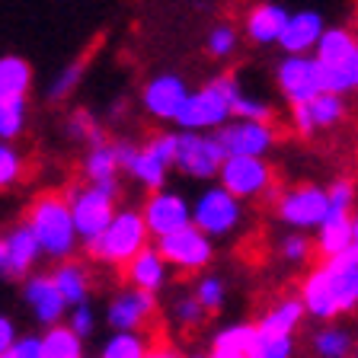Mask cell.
Returning a JSON list of instances; mask_svg holds the SVG:
<instances>
[{"label": "cell", "mask_w": 358, "mask_h": 358, "mask_svg": "<svg viewBox=\"0 0 358 358\" xmlns=\"http://www.w3.org/2000/svg\"><path fill=\"white\" fill-rule=\"evenodd\" d=\"M26 221L36 231L38 243H42V253L48 259H55V262L74 259L77 246H80V234H77L74 215H71V205H67L64 195L48 192L42 199H36Z\"/></svg>", "instance_id": "cell-1"}, {"label": "cell", "mask_w": 358, "mask_h": 358, "mask_svg": "<svg viewBox=\"0 0 358 358\" xmlns=\"http://www.w3.org/2000/svg\"><path fill=\"white\" fill-rule=\"evenodd\" d=\"M119 192H122L119 179H109V182H77V186L64 189V199L71 205V215H74L83 246L103 237L106 227L112 224V217L119 215V208H115Z\"/></svg>", "instance_id": "cell-2"}, {"label": "cell", "mask_w": 358, "mask_h": 358, "mask_svg": "<svg viewBox=\"0 0 358 358\" xmlns=\"http://www.w3.org/2000/svg\"><path fill=\"white\" fill-rule=\"evenodd\" d=\"M148 224L144 215L134 208H119V215L112 217V224L106 227V234L99 240L83 246V253L93 262H103V266H115L125 268L134 256L148 250Z\"/></svg>", "instance_id": "cell-3"}, {"label": "cell", "mask_w": 358, "mask_h": 358, "mask_svg": "<svg viewBox=\"0 0 358 358\" xmlns=\"http://www.w3.org/2000/svg\"><path fill=\"white\" fill-rule=\"evenodd\" d=\"M355 52H358V36L349 26H329L323 32L313 58L320 61V67H323V87H327V93L349 96L352 90H358Z\"/></svg>", "instance_id": "cell-4"}, {"label": "cell", "mask_w": 358, "mask_h": 358, "mask_svg": "<svg viewBox=\"0 0 358 358\" xmlns=\"http://www.w3.org/2000/svg\"><path fill=\"white\" fill-rule=\"evenodd\" d=\"M275 215L282 224H288L291 231H320L323 221L329 217V192L317 182H298V186L278 192Z\"/></svg>", "instance_id": "cell-5"}, {"label": "cell", "mask_w": 358, "mask_h": 358, "mask_svg": "<svg viewBox=\"0 0 358 358\" xmlns=\"http://www.w3.org/2000/svg\"><path fill=\"white\" fill-rule=\"evenodd\" d=\"M231 99L224 96V90L215 80L205 83L201 90H192L179 112V131H195V134H215L231 122Z\"/></svg>", "instance_id": "cell-6"}, {"label": "cell", "mask_w": 358, "mask_h": 358, "mask_svg": "<svg viewBox=\"0 0 358 358\" xmlns=\"http://www.w3.org/2000/svg\"><path fill=\"white\" fill-rule=\"evenodd\" d=\"M243 221V205L224 186H208L192 201V224L205 237H227Z\"/></svg>", "instance_id": "cell-7"}, {"label": "cell", "mask_w": 358, "mask_h": 358, "mask_svg": "<svg viewBox=\"0 0 358 358\" xmlns=\"http://www.w3.org/2000/svg\"><path fill=\"white\" fill-rule=\"evenodd\" d=\"M275 83L288 106H301L327 93L323 87V67L313 55H285L275 64Z\"/></svg>", "instance_id": "cell-8"}, {"label": "cell", "mask_w": 358, "mask_h": 358, "mask_svg": "<svg viewBox=\"0 0 358 358\" xmlns=\"http://www.w3.org/2000/svg\"><path fill=\"white\" fill-rule=\"evenodd\" d=\"M217 186H224L234 199H262L275 189V170L266 164V157H227L217 176Z\"/></svg>", "instance_id": "cell-9"}, {"label": "cell", "mask_w": 358, "mask_h": 358, "mask_svg": "<svg viewBox=\"0 0 358 358\" xmlns=\"http://www.w3.org/2000/svg\"><path fill=\"white\" fill-rule=\"evenodd\" d=\"M227 160V150L221 148L217 134H195L179 131V150H176V170L189 179H217L221 166Z\"/></svg>", "instance_id": "cell-10"}, {"label": "cell", "mask_w": 358, "mask_h": 358, "mask_svg": "<svg viewBox=\"0 0 358 358\" xmlns=\"http://www.w3.org/2000/svg\"><path fill=\"white\" fill-rule=\"evenodd\" d=\"M157 317V294L141 288H119L106 304V323L112 333H144Z\"/></svg>", "instance_id": "cell-11"}, {"label": "cell", "mask_w": 358, "mask_h": 358, "mask_svg": "<svg viewBox=\"0 0 358 358\" xmlns=\"http://www.w3.org/2000/svg\"><path fill=\"white\" fill-rule=\"evenodd\" d=\"M154 246L160 250V256L166 259V266L182 268V272H201V268L211 262V256H215L211 237H205L195 224H189V227H182V231L170 234V237H160Z\"/></svg>", "instance_id": "cell-12"}, {"label": "cell", "mask_w": 358, "mask_h": 358, "mask_svg": "<svg viewBox=\"0 0 358 358\" xmlns=\"http://www.w3.org/2000/svg\"><path fill=\"white\" fill-rule=\"evenodd\" d=\"M22 301L29 307L32 320L38 323L42 329H55V327H64L67 323V301L61 298L58 285H55L52 272H36L22 282Z\"/></svg>", "instance_id": "cell-13"}, {"label": "cell", "mask_w": 358, "mask_h": 358, "mask_svg": "<svg viewBox=\"0 0 358 358\" xmlns=\"http://www.w3.org/2000/svg\"><path fill=\"white\" fill-rule=\"evenodd\" d=\"M42 243H38L36 231L29 227V221L13 224L7 234H3V266H0V275L7 282H26L29 275H36L32 268L42 259Z\"/></svg>", "instance_id": "cell-14"}, {"label": "cell", "mask_w": 358, "mask_h": 358, "mask_svg": "<svg viewBox=\"0 0 358 358\" xmlns=\"http://www.w3.org/2000/svg\"><path fill=\"white\" fill-rule=\"evenodd\" d=\"M345 115H349V103H345V96H336V93H320V96L310 99V103L288 106L291 128H294L301 138H313V134L343 125Z\"/></svg>", "instance_id": "cell-15"}, {"label": "cell", "mask_w": 358, "mask_h": 358, "mask_svg": "<svg viewBox=\"0 0 358 358\" xmlns=\"http://www.w3.org/2000/svg\"><path fill=\"white\" fill-rule=\"evenodd\" d=\"M141 215H144V224H148V234L154 240H160V237H170V234H176L192 224V205L179 192L160 189V192L148 195Z\"/></svg>", "instance_id": "cell-16"}, {"label": "cell", "mask_w": 358, "mask_h": 358, "mask_svg": "<svg viewBox=\"0 0 358 358\" xmlns=\"http://www.w3.org/2000/svg\"><path fill=\"white\" fill-rule=\"evenodd\" d=\"M217 141L227 150V157H266L278 141V128L266 125V122H243L231 119L221 128Z\"/></svg>", "instance_id": "cell-17"}, {"label": "cell", "mask_w": 358, "mask_h": 358, "mask_svg": "<svg viewBox=\"0 0 358 358\" xmlns=\"http://www.w3.org/2000/svg\"><path fill=\"white\" fill-rule=\"evenodd\" d=\"M189 93H192V90L186 87V80L179 74H157L144 83L141 103L154 119L176 122L182 106H186V99H189Z\"/></svg>", "instance_id": "cell-18"}, {"label": "cell", "mask_w": 358, "mask_h": 358, "mask_svg": "<svg viewBox=\"0 0 358 358\" xmlns=\"http://www.w3.org/2000/svg\"><path fill=\"white\" fill-rule=\"evenodd\" d=\"M327 16L320 10H294L285 22V32L278 38V48L285 55H313L327 32Z\"/></svg>", "instance_id": "cell-19"}, {"label": "cell", "mask_w": 358, "mask_h": 358, "mask_svg": "<svg viewBox=\"0 0 358 358\" xmlns=\"http://www.w3.org/2000/svg\"><path fill=\"white\" fill-rule=\"evenodd\" d=\"M298 294L307 307V317H313V320L336 323V317H343V313H339V304H336V294H333V282H329L323 262L320 266H313L304 275Z\"/></svg>", "instance_id": "cell-20"}, {"label": "cell", "mask_w": 358, "mask_h": 358, "mask_svg": "<svg viewBox=\"0 0 358 358\" xmlns=\"http://www.w3.org/2000/svg\"><path fill=\"white\" fill-rule=\"evenodd\" d=\"M208 358H259V329L256 323H231L211 336Z\"/></svg>", "instance_id": "cell-21"}, {"label": "cell", "mask_w": 358, "mask_h": 358, "mask_svg": "<svg viewBox=\"0 0 358 358\" xmlns=\"http://www.w3.org/2000/svg\"><path fill=\"white\" fill-rule=\"evenodd\" d=\"M291 10H285L282 3H272V0H262L256 3L243 20V32L253 45H278L285 32V22H288Z\"/></svg>", "instance_id": "cell-22"}, {"label": "cell", "mask_w": 358, "mask_h": 358, "mask_svg": "<svg viewBox=\"0 0 358 358\" xmlns=\"http://www.w3.org/2000/svg\"><path fill=\"white\" fill-rule=\"evenodd\" d=\"M355 211H329V217L323 221V227L317 231L313 243H317V256L323 262L339 259L343 253H349L355 243V227H352Z\"/></svg>", "instance_id": "cell-23"}, {"label": "cell", "mask_w": 358, "mask_h": 358, "mask_svg": "<svg viewBox=\"0 0 358 358\" xmlns=\"http://www.w3.org/2000/svg\"><path fill=\"white\" fill-rule=\"evenodd\" d=\"M166 268L170 266H166V259L160 256V250H157V246H148V250H141L122 272H125L131 288H141V291H148V294H157V291L166 288Z\"/></svg>", "instance_id": "cell-24"}, {"label": "cell", "mask_w": 358, "mask_h": 358, "mask_svg": "<svg viewBox=\"0 0 358 358\" xmlns=\"http://www.w3.org/2000/svg\"><path fill=\"white\" fill-rule=\"evenodd\" d=\"M304 317H307V307L301 301V294H288V298H278L262 313L256 320V329L262 336H294Z\"/></svg>", "instance_id": "cell-25"}, {"label": "cell", "mask_w": 358, "mask_h": 358, "mask_svg": "<svg viewBox=\"0 0 358 358\" xmlns=\"http://www.w3.org/2000/svg\"><path fill=\"white\" fill-rule=\"evenodd\" d=\"M329 282H333V294L336 304H339V313H352L358 310V262L349 259V253H343L339 259L323 262Z\"/></svg>", "instance_id": "cell-26"}, {"label": "cell", "mask_w": 358, "mask_h": 358, "mask_svg": "<svg viewBox=\"0 0 358 358\" xmlns=\"http://www.w3.org/2000/svg\"><path fill=\"white\" fill-rule=\"evenodd\" d=\"M52 278H55V285H58L61 298L67 301V307L90 304V272L80 259L58 262V266L52 268Z\"/></svg>", "instance_id": "cell-27"}, {"label": "cell", "mask_w": 358, "mask_h": 358, "mask_svg": "<svg viewBox=\"0 0 358 358\" xmlns=\"http://www.w3.org/2000/svg\"><path fill=\"white\" fill-rule=\"evenodd\" d=\"M310 349L317 358H352L358 352V339L343 323H323V329L310 336Z\"/></svg>", "instance_id": "cell-28"}, {"label": "cell", "mask_w": 358, "mask_h": 358, "mask_svg": "<svg viewBox=\"0 0 358 358\" xmlns=\"http://www.w3.org/2000/svg\"><path fill=\"white\" fill-rule=\"evenodd\" d=\"M125 173L134 179V182H141L148 192H160L166 182V173H170V164H166L164 157H157L148 144H141L138 154L131 157V164L125 166Z\"/></svg>", "instance_id": "cell-29"}, {"label": "cell", "mask_w": 358, "mask_h": 358, "mask_svg": "<svg viewBox=\"0 0 358 358\" xmlns=\"http://www.w3.org/2000/svg\"><path fill=\"white\" fill-rule=\"evenodd\" d=\"M32 87V67L20 55L0 58V99H26Z\"/></svg>", "instance_id": "cell-30"}, {"label": "cell", "mask_w": 358, "mask_h": 358, "mask_svg": "<svg viewBox=\"0 0 358 358\" xmlns=\"http://www.w3.org/2000/svg\"><path fill=\"white\" fill-rule=\"evenodd\" d=\"M119 157H115V148L103 144V148H93L87 150L83 157V179L87 182H109V179H119Z\"/></svg>", "instance_id": "cell-31"}, {"label": "cell", "mask_w": 358, "mask_h": 358, "mask_svg": "<svg viewBox=\"0 0 358 358\" xmlns=\"http://www.w3.org/2000/svg\"><path fill=\"white\" fill-rule=\"evenodd\" d=\"M42 358H83V339L67 327H55L42 333Z\"/></svg>", "instance_id": "cell-32"}, {"label": "cell", "mask_w": 358, "mask_h": 358, "mask_svg": "<svg viewBox=\"0 0 358 358\" xmlns=\"http://www.w3.org/2000/svg\"><path fill=\"white\" fill-rule=\"evenodd\" d=\"M150 345L144 333H112L99 349V358H148Z\"/></svg>", "instance_id": "cell-33"}, {"label": "cell", "mask_w": 358, "mask_h": 358, "mask_svg": "<svg viewBox=\"0 0 358 358\" xmlns=\"http://www.w3.org/2000/svg\"><path fill=\"white\" fill-rule=\"evenodd\" d=\"M29 122V103L26 99H0V141H13L26 131Z\"/></svg>", "instance_id": "cell-34"}, {"label": "cell", "mask_w": 358, "mask_h": 358, "mask_svg": "<svg viewBox=\"0 0 358 358\" xmlns=\"http://www.w3.org/2000/svg\"><path fill=\"white\" fill-rule=\"evenodd\" d=\"M231 115L234 119H243V122H266V125H272V119H275V106L268 103V99L253 96V93H246L243 90V93L231 103Z\"/></svg>", "instance_id": "cell-35"}, {"label": "cell", "mask_w": 358, "mask_h": 358, "mask_svg": "<svg viewBox=\"0 0 358 358\" xmlns=\"http://www.w3.org/2000/svg\"><path fill=\"white\" fill-rule=\"evenodd\" d=\"M83 71H87V58H77L61 67L58 77H55L52 87H48V99H52V103H64L67 96H74V90L80 87V80H83Z\"/></svg>", "instance_id": "cell-36"}, {"label": "cell", "mask_w": 358, "mask_h": 358, "mask_svg": "<svg viewBox=\"0 0 358 358\" xmlns=\"http://www.w3.org/2000/svg\"><path fill=\"white\" fill-rule=\"evenodd\" d=\"M192 294L199 298V304L205 307L208 313H217L224 307V301H227V285H224L221 275H211V272H205V275L195 278Z\"/></svg>", "instance_id": "cell-37"}, {"label": "cell", "mask_w": 358, "mask_h": 358, "mask_svg": "<svg viewBox=\"0 0 358 358\" xmlns=\"http://www.w3.org/2000/svg\"><path fill=\"white\" fill-rule=\"evenodd\" d=\"M67 131L74 134L77 141H83L90 150L93 148H103V144H109V138H106L103 125H99L93 115H90L87 109H74V115H71V125H67Z\"/></svg>", "instance_id": "cell-38"}, {"label": "cell", "mask_w": 358, "mask_h": 358, "mask_svg": "<svg viewBox=\"0 0 358 358\" xmlns=\"http://www.w3.org/2000/svg\"><path fill=\"white\" fill-rule=\"evenodd\" d=\"M313 253H317V243L301 231H288L278 240V256H282L288 266H304V262H310Z\"/></svg>", "instance_id": "cell-39"}, {"label": "cell", "mask_w": 358, "mask_h": 358, "mask_svg": "<svg viewBox=\"0 0 358 358\" xmlns=\"http://www.w3.org/2000/svg\"><path fill=\"white\" fill-rule=\"evenodd\" d=\"M173 320H176L182 329H199V327H205V320H208V310L199 304V298H195L192 291H186V294L173 298Z\"/></svg>", "instance_id": "cell-40"}, {"label": "cell", "mask_w": 358, "mask_h": 358, "mask_svg": "<svg viewBox=\"0 0 358 358\" xmlns=\"http://www.w3.org/2000/svg\"><path fill=\"white\" fill-rule=\"evenodd\" d=\"M205 48H208L211 58H231L237 52V29L231 22H221L205 36Z\"/></svg>", "instance_id": "cell-41"}, {"label": "cell", "mask_w": 358, "mask_h": 358, "mask_svg": "<svg viewBox=\"0 0 358 358\" xmlns=\"http://www.w3.org/2000/svg\"><path fill=\"white\" fill-rule=\"evenodd\" d=\"M327 192H329V211H352L355 208V199H358L355 179L336 176L333 182L327 186Z\"/></svg>", "instance_id": "cell-42"}, {"label": "cell", "mask_w": 358, "mask_h": 358, "mask_svg": "<svg viewBox=\"0 0 358 358\" xmlns=\"http://www.w3.org/2000/svg\"><path fill=\"white\" fill-rule=\"evenodd\" d=\"M22 176V157L13 144L0 141V192L10 186H16Z\"/></svg>", "instance_id": "cell-43"}, {"label": "cell", "mask_w": 358, "mask_h": 358, "mask_svg": "<svg viewBox=\"0 0 358 358\" xmlns=\"http://www.w3.org/2000/svg\"><path fill=\"white\" fill-rule=\"evenodd\" d=\"M67 327L74 329L80 339H90L93 329H96V310H93V304L71 307V313H67Z\"/></svg>", "instance_id": "cell-44"}, {"label": "cell", "mask_w": 358, "mask_h": 358, "mask_svg": "<svg viewBox=\"0 0 358 358\" xmlns=\"http://www.w3.org/2000/svg\"><path fill=\"white\" fill-rule=\"evenodd\" d=\"M259 358H294V336H262Z\"/></svg>", "instance_id": "cell-45"}, {"label": "cell", "mask_w": 358, "mask_h": 358, "mask_svg": "<svg viewBox=\"0 0 358 358\" xmlns=\"http://www.w3.org/2000/svg\"><path fill=\"white\" fill-rule=\"evenodd\" d=\"M0 358H42V336L38 333H22L16 345Z\"/></svg>", "instance_id": "cell-46"}, {"label": "cell", "mask_w": 358, "mask_h": 358, "mask_svg": "<svg viewBox=\"0 0 358 358\" xmlns=\"http://www.w3.org/2000/svg\"><path fill=\"white\" fill-rule=\"evenodd\" d=\"M16 339H20V333H16L13 317L0 313V355H7V352L16 345Z\"/></svg>", "instance_id": "cell-47"}, {"label": "cell", "mask_w": 358, "mask_h": 358, "mask_svg": "<svg viewBox=\"0 0 358 358\" xmlns=\"http://www.w3.org/2000/svg\"><path fill=\"white\" fill-rule=\"evenodd\" d=\"M148 358H179V352H173V349H150Z\"/></svg>", "instance_id": "cell-48"}, {"label": "cell", "mask_w": 358, "mask_h": 358, "mask_svg": "<svg viewBox=\"0 0 358 358\" xmlns=\"http://www.w3.org/2000/svg\"><path fill=\"white\" fill-rule=\"evenodd\" d=\"M0 266H3V234H0Z\"/></svg>", "instance_id": "cell-49"}, {"label": "cell", "mask_w": 358, "mask_h": 358, "mask_svg": "<svg viewBox=\"0 0 358 358\" xmlns=\"http://www.w3.org/2000/svg\"><path fill=\"white\" fill-rule=\"evenodd\" d=\"M189 358H208V355H189Z\"/></svg>", "instance_id": "cell-50"}, {"label": "cell", "mask_w": 358, "mask_h": 358, "mask_svg": "<svg viewBox=\"0 0 358 358\" xmlns=\"http://www.w3.org/2000/svg\"><path fill=\"white\" fill-rule=\"evenodd\" d=\"M355 67H358V52H355Z\"/></svg>", "instance_id": "cell-51"}, {"label": "cell", "mask_w": 358, "mask_h": 358, "mask_svg": "<svg viewBox=\"0 0 358 358\" xmlns=\"http://www.w3.org/2000/svg\"><path fill=\"white\" fill-rule=\"evenodd\" d=\"M352 358H358V352H355V355H352Z\"/></svg>", "instance_id": "cell-52"}]
</instances>
